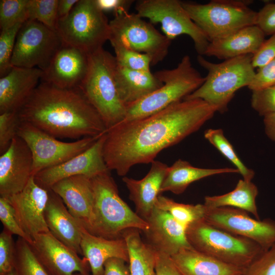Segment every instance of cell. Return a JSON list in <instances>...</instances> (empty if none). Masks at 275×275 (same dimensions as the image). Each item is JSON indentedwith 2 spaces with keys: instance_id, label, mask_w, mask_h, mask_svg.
<instances>
[{
  "instance_id": "681fc988",
  "label": "cell",
  "mask_w": 275,
  "mask_h": 275,
  "mask_svg": "<svg viewBox=\"0 0 275 275\" xmlns=\"http://www.w3.org/2000/svg\"><path fill=\"white\" fill-rule=\"evenodd\" d=\"M126 263L123 259L117 258L107 260L104 264L102 275H131Z\"/></svg>"
},
{
  "instance_id": "f1b7e54d",
  "label": "cell",
  "mask_w": 275,
  "mask_h": 275,
  "mask_svg": "<svg viewBox=\"0 0 275 275\" xmlns=\"http://www.w3.org/2000/svg\"><path fill=\"white\" fill-rule=\"evenodd\" d=\"M226 173H239V172L236 169L229 168H197L187 161L179 159L168 167L160 188V194L171 191L180 195L194 182L210 176Z\"/></svg>"
},
{
  "instance_id": "f5cc1de1",
  "label": "cell",
  "mask_w": 275,
  "mask_h": 275,
  "mask_svg": "<svg viewBox=\"0 0 275 275\" xmlns=\"http://www.w3.org/2000/svg\"><path fill=\"white\" fill-rule=\"evenodd\" d=\"M73 275H92L90 273L76 272Z\"/></svg>"
},
{
  "instance_id": "4316f807",
  "label": "cell",
  "mask_w": 275,
  "mask_h": 275,
  "mask_svg": "<svg viewBox=\"0 0 275 275\" xmlns=\"http://www.w3.org/2000/svg\"><path fill=\"white\" fill-rule=\"evenodd\" d=\"M183 275H244L245 268L232 265L193 249L171 256Z\"/></svg>"
},
{
  "instance_id": "836d02e7",
  "label": "cell",
  "mask_w": 275,
  "mask_h": 275,
  "mask_svg": "<svg viewBox=\"0 0 275 275\" xmlns=\"http://www.w3.org/2000/svg\"><path fill=\"white\" fill-rule=\"evenodd\" d=\"M204 138L235 166L244 180H252L254 172L248 168L240 159L222 129H207L204 132Z\"/></svg>"
},
{
  "instance_id": "5bb4252c",
  "label": "cell",
  "mask_w": 275,
  "mask_h": 275,
  "mask_svg": "<svg viewBox=\"0 0 275 275\" xmlns=\"http://www.w3.org/2000/svg\"><path fill=\"white\" fill-rule=\"evenodd\" d=\"M204 207L203 219L210 225L250 239L265 250L275 243V220L254 219L246 211L232 207Z\"/></svg>"
},
{
  "instance_id": "2e32d148",
  "label": "cell",
  "mask_w": 275,
  "mask_h": 275,
  "mask_svg": "<svg viewBox=\"0 0 275 275\" xmlns=\"http://www.w3.org/2000/svg\"><path fill=\"white\" fill-rule=\"evenodd\" d=\"M30 246L50 275H73L76 272L90 273L87 260L61 242L50 232L36 235Z\"/></svg>"
},
{
  "instance_id": "db71d44e",
  "label": "cell",
  "mask_w": 275,
  "mask_h": 275,
  "mask_svg": "<svg viewBox=\"0 0 275 275\" xmlns=\"http://www.w3.org/2000/svg\"><path fill=\"white\" fill-rule=\"evenodd\" d=\"M8 275H16V274H15V272L13 270L12 272H11L10 273H9Z\"/></svg>"
},
{
  "instance_id": "f35d334b",
  "label": "cell",
  "mask_w": 275,
  "mask_h": 275,
  "mask_svg": "<svg viewBox=\"0 0 275 275\" xmlns=\"http://www.w3.org/2000/svg\"><path fill=\"white\" fill-rule=\"evenodd\" d=\"M21 121L17 112L0 114V154L4 153L18 136Z\"/></svg>"
},
{
  "instance_id": "bcb514c9",
  "label": "cell",
  "mask_w": 275,
  "mask_h": 275,
  "mask_svg": "<svg viewBox=\"0 0 275 275\" xmlns=\"http://www.w3.org/2000/svg\"><path fill=\"white\" fill-rule=\"evenodd\" d=\"M275 59V34L265 40L258 51L253 56L254 68H260Z\"/></svg>"
},
{
  "instance_id": "9c48e42d",
  "label": "cell",
  "mask_w": 275,
  "mask_h": 275,
  "mask_svg": "<svg viewBox=\"0 0 275 275\" xmlns=\"http://www.w3.org/2000/svg\"><path fill=\"white\" fill-rule=\"evenodd\" d=\"M252 3V1L244 0H212L206 4L181 2L209 42L256 25L257 12L249 7Z\"/></svg>"
},
{
  "instance_id": "f546056e",
  "label": "cell",
  "mask_w": 275,
  "mask_h": 275,
  "mask_svg": "<svg viewBox=\"0 0 275 275\" xmlns=\"http://www.w3.org/2000/svg\"><path fill=\"white\" fill-rule=\"evenodd\" d=\"M141 231L131 228L126 230L122 236L127 243L128 265L131 275H156V251L141 237Z\"/></svg>"
},
{
  "instance_id": "8d00e7d4",
  "label": "cell",
  "mask_w": 275,
  "mask_h": 275,
  "mask_svg": "<svg viewBox=\"0 0 275 275\" xmlns=\"http://www.w3.org/2000/svg\"><path fill=\"white\" fill-rule=\"evenodd\" d=\"M112 46L118 66L132 70L150 71L151 61L147 55L120 44H114Z\"/></svg>"
},
{
  "instance_id": "e0dca14e",
  "label": "cell",
  "mask_w": 275,
  "mask_h": 275,
  "mask_svg": "<svg viewBox=\"0 0 275 275\" xmlns=\"http://www.w3.org/2000/svg\"><path fill=\"white\" fill-rule=\"evenodd\" d=\"M48 197V189L39 185L32 176L21 191L6 198L21 227L33 240L38 234L50 232L44 216Z\"/></svg>"
},
{
  "instance_id": "74e56055",
  "label": "cell",
  "mask_w": 275,
  "mask_h": 275,
  "mask_svg": "<svg viewBox=\"0 0 275 275\" xmlns=\"http://www.w3.org/2000/svg\"><path fill=\"white\" fill-rule=\"evenodd\" d=\"M23 23H18L11 28L1 30L0 34V76L6 75L12 68L11 63L18 33Z\"/></svg>"
},
{
  "instance_id": "ac0fdd59",
  "label": "cell",
  "mask_w": 275,
  "mask_h": 275,
  "mask_svg": "<svg viewBox=\"0 0 275 275\" xmlns=\"http://www.w3.org/2000/svg\"><path fill=\"white\" fill-rule=\"evenodd\" d=\"M33 159L25 142L18 136L0 156V195L8 198L21 191L32 175Z\"/></svg>"
},
{
  "instance_id": "7dc6e473",
  "label": "cell",
  "mask_w": 275,
  "mask_h": 275,
  "mask_svg": "<svg viewBox=\"0 0 275 275\" xmlns=\"http://www.w3.org/2000/svg\"><path fill=\"white\" fill-rule=\"evenodd\" d=\"M155 271L156 275H183L171 256L156 252Z\"/></svg>"
},
{
  "instance_id": "ab89813d",
  "label": "cell",
  "mask_w": 275,
  "mask_h": 275,
  "mask_svg": "<svg viewBox=\"0 0 275 275\" xmlns=\"http://www.w3.org/2000/svg\"><path fill=\"white\" fill-rule=\"evenodd\" d=\"M0 220L4 226V229L12 235H16L23 238L29 243L33 242V239L21 227L9 200L2 197H0Z\"/></svg>"
},
{
  "instance_id": "ee69618b",
  "label": "cell",
  "mask_w": 275,
  "mask_h": 275,
  "mask_svg": "<svg viewBox=\"0 0 275 275\" xmlns=\"http://www.w3.org/2000/svg\"><path fill=\"white\" fill-rule=\"evenodd\" d=\"M275 86V59L258 69L248 88L252 91Z\"/></svg>"
},
{
  "instance_id": "b9f144b4",
  "label": "cell",
  "mask_w": 275,
  "mask_h": 275,
  "mask_svg": "<svg viewBox=\"0 0 275 275\" xmlns=\"http://www.w3.org/2000/svg\"><path fill=\"white\" fill-rule=\"evenodd\" d=\"M244 275H275V243L251 262Z\"/></svg>"
},
{
  "instance_id": "4dcf8cb0",
  "label": "cell",
  "mask_w": 275,
  "mask_h": 275,
  "mask_svg": "<svg viewBox=\"0 0 275 275\" xmlns=\"http://www.w3.org/2000/svg\"><path fill=\"white\" fill-rule=\"evenodd\" d=\"M258 194V188L252 181L240 179L235 188L228 193L206 196L203 205L208 208L232 207L240 209L260 219L256 203Z\"/></svg>"
},
{
  "instance_id": "5b68a950",
  "label": "cell",
  "mask_w": 275,
  "mask_h": 275,
  "mask_svg": "<svg viewBox=\"0 0 275 275\" xmlns=\"http://www.w3.org/2000/svg\"><path fill=\"white\" fill-rule=\"evenodd\" d=\"M253 54H245L214 63L198 55L199 65L208 73L204 83L184 99L204 100L216 112L224 113L235 93L248 87L256 72L252 64Z\"/></svg>"
},
{
  "instance_id": "c3c4849f",
  "label": "cell",
  "mask_w": 275,
  "mask_h": 275,
  "mask_svg": "<svg viewBox=\"0 0 275 275\" xmlns=\"http://www.w3.org/2000/svg\"><path fill=\"white\" fill-rule=\"evenodd\" d=\"M98 7L103 12H112L114 15L122 12H128L134 1L96 0Z\"/></svg>"
},
{
  "instance_id": "f907efd6",
  "label": "cell",
  "mask_w": 275,
  "mask_h": 275,
  "mask_svg": "<svg viewBox=\"0 0 275 275\" xmlns=\"http://www.w3.org/2000/svg\"><path fill=\"white\" fill-rule=\"evenodd\" d=\"M78 1L59 0L57 9L58 20L68 16Z\"/></svg>"
},
{
  "instance_id": "7a4b0ae2",
  "label": "cell",
  "mask_w": 275,
  "mask_h": 275,
  "mask_svg": "<svg viewBox=\"0 0 275 275\" xmlns=\"http://www.w3.org/2000/svg\"><path fill=\"white\" fill-rule=\"evenodd\" d=\"M17 112L21 121L56 138L96 136L107 130L79 87L62 88L41 81Z\"/></svg>"
},
{
  "instance_id": "52a82bcc",
  "label": "cell",
  "mask_w": 275,
  "mask_h": 275,
  "mask_svg": "<svg viewBox=\"0 0 275 275\" xmlns=\"http://www.w3.org/2000/svg\"><path fill=\"white\" fill-rule=\"evenodd\" d=\"M185 233L194 250L243 268L265 251L256 242L217 228L203 218L188 225Z\"/></svg>"
},
{
  "instance_id": "60d3db41",
  "label": "cell",
  "mask_w": 275,
  "mask_h": 275,
  "mask_svg": "<svg viewBox=\"0 0 275 275\" xmlns=\"http://www.w3.org/2000/svg\"><path fill=\"white\" fill-rule=\"evenodd\" d=\"M12 235L5 229L0 234V275H8L14 270L16 242Z\"/></svg>"
},
{
  "instance_id": "d590c367",
  "label": "cell",
  "mask_w": 275,
  "mask_h": 275,
  "mask_svg": "<svg viewBox=\"0 0 275 275\" xmlns=\"http://www.w3.org/2000/svg\"><path fill=\"white\" fill-rule=\"evenodd\" d=\"M29 0H1L0 28L4 30L28 20Z\"/></svg>"
},
{
  "instance_id": "d6986e66",
  "label": "cell",
  "mask_w": 275,
  "mask_h": 275,
  "mask_svg": "<svg viewBox=\"0 0 275 275\" xmlns=\"http://www.w3.org/2000/svg\"><path fill=\"white\" fill-rule=\"evenodd\" d=\"M149 228L143 232L148 243L156 252L169 256L193 249L186 236V228L166 211L155 207L146 219Z\"/></svg>"
},
{
  "instance_id": "ffe728a7",
  "label": "cell",
  "mask_w": 275,
  "mask_h": 275,
  "mask_svg": "<svg viewBox=\"0 0 275 275\" xmlns=\"http://www.w3.org/2000/svg\"><path fill=\"white\" fill-rule=\"evenodd\" d=\"M88 66V54L63 44L42 71L41 81L62 88L79 87Z\"/></svg>"
},
{
  "instance_id": "9a60e30c",
  "label": "cell",
  "mask_w": 275,
  "mask_h": 275,
  "mask_svg": "<svg viewBox=\"0 0 275 275\" xmlns=\"http://www.w3.org/2000/svg\"><path fill=\"white\" fill-rule=\"evenodd\" d=\"M106 132L88 149L57 166L44 169L34 176L36 183L49 189L58 181L68 177L84 175L91 178L110 171L103 157Z\"/></svg>"
},
{
  "instance_id": "7bdbcfd3",
  "label": "cell",
  "mask_w": 275,
  "mask_h": 275,
  "mask_svg": "<svg viewBox=\"0 0 275 275\" xmlns=\"http://www.w3.org/2000/svg\"><path fill=\"white\" fill-rule=\"evenodd\" d=\"M251 106L263 117L275 114V86L252 91Z\"/></svg>"
},
{
  "instance_id": "7402d4cb",
  "label": "cell",
  "mask_w": 275,
  "mask_h": 275,
  "mask_svg": "<svg viewBox=\"0 0 275 275\" xmlns=\"http://www.w3.org/2000/svg\"><path fill=\"white\" fill-rule=\"evenodd\" d=\"M43 71L38 68L13 66L0 78V114L17 112L25 103L41 80Z\"/></svg>"
},
{
  "instance_id": "44dd1931",
  "label": "cell",
  "mask_w": 275,
  "mask_h": 275,
  "mask_svg": "<svg viewBox=\"0 0 275 275\" xmlns=\"http://www.w3.org/2000/svg\"><path fill=\"white\" fill-rule=\"evenodd\" d=\"M50 189L62 199L70 213L87 230L92 219L94 200L92 178L84 175L68 177Z\"/></svg>"
},
{
  "instance_id": "8fae6325",
  "label": "cell",
  "mask_w": 275,
  "mask_h": 275,
  "mask_svg": "<svg viewBox=\"0 0 275 275\" xmlns=\"http://www.w3.org/2000/svg\"><path fill=\"white\" fill-rule=\"evenodd\" d=\"M136 13L151 23H159L164 35L170 40L186 35L193 41L198 55H204L210 42L191 19L178 0H140L136 2Z\"/></svg>"
},
{
  "instance_id": "1f68e13d",
  "label": "cell",
  "mask_w": 275,
  "mask_h": 275,
  "mask_svg": "<svg viewBox=\"0 0 275 275\" xmlns=\"http://www.w3.org/2000/svg\"><path fill=\"white\" fill-rule=\"evenodd\" d=\"M155 207L167 212L185 228L190 224L203 218L204 205L186 204L159 195Z\"/></svg>"
},
{
  "instance_id": "ba28073f",
  "label": "cell",
  "mask_w": 275,
  "mask_h": 275,
  "mask_svg": "<svg viewBox=\"0 0 275 275\" xmlns=\"http://www.w3.org/2000/svg\"><path fill=\"white\" fill-rule=\"evenodd\" d=\"M56 31L64 44L89 54L109 40V21L96 0H78L68 16L58 20Z\"/></svg>"
},
{
  "instance_id": "cb8c5ba5",
  "label": "cell",
  "mask_w": 275,
  "mask_h": 275,
  "mask_svg": "<svg viewBox=\"0 0 275 275\" xmlns=\"http://www.w3.org/2000/svg\"><path fill=\"white\" fill-rule=\"evenodd\" d=\"M169 166L157 160L151 162L147 175L140 180L124 177L122 179L134 204L135 212L146 220L155 208L157 197Z\"/></svg>"
},
{
  "instance_id": "3957f363",
  "label": "cell",
  "mask_w": 275,
  "mask_h": 275,
  "mask_svg": "<svg viewBox=\"0 0 275 275\" xmlns=\"http://www.w3.org/2000/svg\"><path fill=\"white\" fill-rule=\"evenodd\" d=\"M94 205L91 225L87 231L107 239L122 237L127 229L134 228L144 232L147 222L133 211L120 197L117 185L110 171L92 178Z\"/></svg>"
},
{
  "instance_id": "603a6c76",
  "label": "cell",
  "mask_w": 275,
  "mask_h": 275,
  "mask_svg": "<svg viewBox=\"0 0 275 275\" xmlns=\"http://www.w3.org/2000/svg\"><path fill=\"white\" fill-rule=\"evenodd\" d=\"M44 211L50 232L57 239L79 255L84 226L70 213L62 199L51 189Z\"/></svg>"
},
{
  "instance_id": "7c38bea8",
  "label": "cell",
  "mask_w": 275,
  "mask_h": 275,
  "mask_svg": "<svg viewBox=\"0 0 275 275\" xmlns=\"http://www.w3.org/2000/svg\"><path fill=\"white\" fill-rule=\"evenodd\" d=\"M101 135L85 137L74 142H65L22 121L18 131V136L25 142L32 152L34 176L44 169L62 163L85 151Z\"/></svg>"
},
{
  "instance_id": "277c9868",
  "label": "cell",
  "mask_w": 275,
  "mask_h": 275,
  "mask_svg": "<svg viewBox=\"0 0 275 275\" xmlns=\"http://www.w3.org/2000/svg\"><path fill=\"white\" fill-rule=\"evenodd\" d=\"M117 66L115 57L103 48L89 54L87 71L79 86L107 130L123 121L126 112L117 88Z\"/></svg>"
},
{
  "instance_id": "83f0119b",
  "label": "cell",
  "mask_w": 275,
  "mask_h": 275,
  "mask_svg": "<svg viewBox=\"0 0 275 275\" xmlns=\"http://www.w3.org/2000/svg\"><path fill=\"white\" fill-rule=\"evenodd\" d=\"M116 79L120 96L126 106L143 98L162 85L151 71L132 70L118 65Z\"/></svg>"
},
{
  "instance_id": "4fadbf2b",
  "label": "cell",
  "mask_w": 275,
  "mask_h": 275,
  "mask_svg": "<svg viewBox=\"0 0 275 275\" xmlns=\"http://www.w3.org/2000/svg\"><path fill=\"white\" fill-rule=\"evenodd\" d=\"M63 45L56 31L37 21L27 20L18 33L11 65L44 71Z\"/></svg>"
},
{
  "instance_id": "d4e9b609",
  "label": "cell",
  "mask_w": 275,
  "mask_h": 275,
  "mask_svg": "<svg viewBox=\"0 0 275 275\" xmlns=\"http://www.w3.org/2000/svg\"><path fill=\"white\" fill-rule=\"evenodd\" d=\"M265 36L257 25L247 26L210 42L204 55L224 60L245 54L254 55L265 41Z\"/></svg>"
},
{
  "instance_id": "6da1fadb",
  "label": "cell",
  "mask_w": 275,
  "mask_h": 275,
  "mask_svg": "<svg viewBox=\"0 0 275 275\" xmlns=\"http://www.w3.org/2000/svg\"><path fill=\"white\" fill-rule=\"evenodd\" d=\"M215 113L203 100L183 99L152 115L121 122L106 132V164L124 176L133 166L151 163L162 150L198 130Z\"/></svg>"
},
{
  "instance_id": "484cf974",
  "label": "cell",
  "mask_w": 275,
  "mask_h": 275,
  "mask_svg": "<svg viewBox=\"0 0 275 275\" xmlns=\"http://www.w3.org/2000/svg\"><path fill=\"white\" fill-rule=\"evenodd\" d=\"M80 246L82 255L88 262L92 275H102L104 264L111 258L122 259L128 263V247L122 236L107 239L93 235L84 228Z\"/></svg>"
},
{
  "instance_id": "e575fe53",
  "label": "cell",
  "mask_w": 275,
  "mask_h": 275,
  "mask_svg": "<svg viewBox=\"0 0 275 275\" xmlns=\"http://www.w3.org/2000/svg\"><path fill=\"white\" fill-rule=\"evenodd\" d=\"M59 0H29L28 20L37 21L56 31Z\"/></svg>"
},
{
  "instance_id": "816d5d0a",
  "label": "cell",
  "mask_w": 275,
  "mask_h": 275,
  "mask_svg": "<svg viewBox=\"0 0 275 275\" xmlns=\"http://www.w3.org/2000/svg\"><path fill=\"white\" fill-rule=\"evenodd\" d=\"M263 122L266 134L271 140L275 142V114L264 116Z\"/></svg>"
},
{
  "instance_id": "8992f818",
  "label": "cell",
  "mask_w": 275,
  "mask_h": 275,
  "mask_svg": "<svg viewBox=\"0 0 275 275\" xmlns=\"http://www.w3.org/2000/svg\"><path fill=\"white\" fill-rule=\"evenodd\" d=\"M154 74L162 85L140 100L127 105L122 122L146 117L184 99L205 80L194 67L188 55H185L175 68L157 71Z\"/></svg>"
},
{
  "instance_id": "30bf717a",
  "label": "cell",
  "mask_w": 275,
  "mask_h": 275,
  "mask_svg": "<svg viewBox=\"0 0 275 275\" xmlns=\"http://www.w3.org/2000/svg\"><path fill=\"white\" fill-rule=\"evenodd\" d=\"M109 21V41L112 45L120 44L147 55L151 65L167 57L171 40L157 30L151 22L137 13L122 12Z\"/></svg>"
},
{
  "instance_id": "f6af8a7d",
  "label": "cell",
  "mask_w": 275,
  "mask_h": 275,
  "mask_svg": "<svg viewBox=\"0 0 275 275\" xmlns=\"http://www.w3.org/2000/svg\"><path fill=\"white\" fill-rule=\"evenodd\" d=\"M256 25L265 35L275 34V3H268L257 12Z\"/></svg>"
},
{
  "instance_id": "d6a6232c",
  "label": "cell",
  "mask_w": 275,
  "mask_h": 275,
  "mask_svg": "<svg viewBox=\"0 0 275 275\" xmlns=\"http://www.w3.org/2000/svg\"><path fill=\"white\" fill-rule=\"evenodd\" d=\"M15 242L14 271L16 275H50L34 254L29 242L19 237Z\"/></svg>"
}]
</instances>
